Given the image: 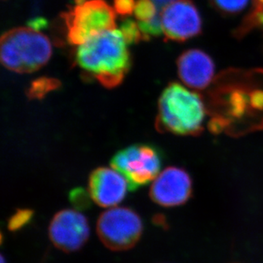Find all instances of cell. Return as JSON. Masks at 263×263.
Instances as JSON below:
<instances>
[{
  "label": "cell",
  "mask_w": 263,
  "mask_h": 263,
  "mask_svg": "<svg viewBox=\"0 0 263 263\" xmlns=\"http://www.w3.org/2000/svg\"><path fill=\"white\" fill-rule=\"evenodd\" d=\"M206 115L205 102L199 93L172 82L159 97L155 128L160 133L197 136L203 130Z\"/></svg>",
  "instance_id": "2"
},
{
  "label": "cell",
  "mask_w": 263,
  "mask_h": 263,
  "mask_svg": "<svg viewBox=\"0 0 263 263\" xmlns=\"http://www.w3.org/2000/svg\"><path fill=\"white\" fill-rule=\"evenodd\" d=\"M47 23H46V21L45 19H35V20L32 21L31 23H30V28H33V29L39 30L41 29L43 27H45L46 26Z\"/></svg>",
  "instance_id": "21"
},
{
  "label": "cell",
  "mask_w": 263,
  "mask_h": 263,
  "mask_svg": "<svg viewBox=\"0 0 263 263\" xmlns=\"http://www.w3.org/2000/svg\"><path fill=\"white\" fill-rule=\"evenodd\" d=\"M62 83L54 78H39L30 84L26 94L29 100H42L50 92L59 89Z\"/></svg>",
  "instance_id": "12"
},
{
  "label": "cell",
  "mask_w": 263,
  "mask_h": 263,
  "mask_svg": "<svg viewBox=\"0 0 263 263\" xmlns=\"http://www.w3.org/2000/svg\"><path fill=\"white\" fill-rule=\"evenodd\" d=\"M1 261H2V263H5V258H4V256H2V257H1Z\"/></svg>",
  "instance_id": "23"
},
{
  "label": "cell",
  "mask_w": 263,
  "mask_h": 263,
  "mask_svg": "<svg viewBox=\"0 0 263 263\" xmlns=\"http://www.w3.org/2000/svg\"><path fill=\"white\" fill-rule=\"evenodd\" d=\"M52 54L48 37L32 28H16L1 37V62L7 69L29 73L42 68Z\"/></svg>",
  "instance_id": "3"
},
{
  "label": "cell",
  "mask_w": 263,
  "mask_h": 263,
  "mask_svg": "<svg viewBox=\"0 0 263 263\" xmlns=\"http://www.w3.org/2000/svg\"><path fill=\"white\" fill-rule=\"evenodd\" d=\"M138 26L143 36V40H149L152 37H159L163 32L160 13L149 22H138Z\"/></svg>",
  "instance_id": "18"
},
{
  "label": "cell",
  "mask_w": 263,
  "mask_h": 263,
  "mask_svg": "<svg viewBox=\"0 0 263 263\" xmlns=\"http://www.w3.org/2000/svg\"><path fill=\"white\" fill-rule=\"evenodd\" d=\"M128 190L126 179L114 168L98 167L89 174L88 191L93 202L101 207L109 208L120 204Z\"/></svg>",
  "instance_id": "10"
},
{
  "label": "cell",
  "mask_w": 263,
  "mask_h": 263,
  "mask_svg": "<svg viewBox=\"0 0 263 263\" xmlns=\"http://www.w3.org/2000/svg\"><path fill=\"white\" fill-rule=\"evenodd\" d=\"M160 15L166 40L185 42L202 32L201 15L192 0H175L162 10Z\"/></svg>",
  "instance_id": "7"
},
{
  "label": "cell",
  "mask_w": 263,
  "mask_h": 263,
  "mask_svg": "<svg viewBox=\"0 0 263 263\" xmlns=\"http://www.w3.org/2000/svg\"><path fill=\"white\" fill-rule=\"evenodd\" d=\"M91 200L89 191H86L82 187H76L69 193V201L77 211L89 209L91 205Z\"/></svg>",
  "instance_id": "19"
},
{
  "label": "cell",
  "mask_w": 263,
  "mask_h": 263,
  "mask_svg": "<svg viewBox=\"0 0 263 263\" xmlns=\"http://www.w3.org/2000/svg\"><path fill=\"white\" fill-rule=\"evenodd\" d=\"M75 5L62 16L67 27V41L82 45L91 37L116 28V12L105 0H74Z\"/></svg>",
  "instance_id": "4"
},
{
  "label": "cell",
  "mask_w": 263,
  "mask_h": 263,
  "mask_svg": "<svg viewBox=\"0 0 263 263\" xmlns=\"http://www.w3.org/2000/svg\"><path fill=\"white\" fill-rule=\"evenodd\" d=\"M120 32L124 36L127 45H135L143 40V36L138 23L129 18H124L120 26Z\"/></svg>",
  "instance_id": "15"
},
{
  "label": "cell",
  "mask_w": 263,
  "mask_h": 263,
  "mask_svg": "<svg viewBox=\"0 0 263 263\" xmlns=\"http://www.w3.org/2000/svg\"><path fill=\"white\" fill-rule=\"evenodd\" d=\"M135 16L139 22H149L159 12L153 0H137L134 10Z\"/></svg>",
  "instance_id": "16"
},
{
  "label": "cell",
  "mask_w": 263,
  "mask_h": 263,
  "mask_svg": "<svg viewBox=\"0 0 263 263\" xmlns=\"http://www.w3.org/2000/svg\"><path fill=\"white\" fill-rule=\"evenodd\" d=\"M97 232L100 240L112 251L133 248L142 238L143 222L129 207H112L100 215Z\"/></svg>",
  "instance_id": "6"
},
{
  "label": "cell",
  "mask_w": 263,
  "mask_h": 263,
  "mask_svg": "<svg viewBox=\"0 0 263 263\" xmlns=\"http://www.w3.org/2000/svg\"><path fill=\"white\" fill-rule=\"evenodd\" d=\"M89 222L77 210L58 211L50 221L49 237L60 251L72 253L80 251L89 238Z\"/></svg>",
  "instance_id": "8"
},
{
  "label": "cell",
  "mask_w": 263,
  "mask_h": 263,
  "mask_svg": "<svg viewBox=\"0 0 263 263\" xmlns=\"http://www.w3.org/2000/svg\"><path fill=\"white\" fill-rule=\"evenodd\" d=\"M254 28L263 29V0H254V9L238 32L243 33Z\"/></svg>",
  "instance_id": "14"
},
{
  "label": "cell",
  "mask_w": 263,
  "mask_h": 263,
  "mask_svg": "<svg viewBox=\"0 0 263 263\" xmlns=\"http://www.w3.org/2000/svg\"><path fill=\"white\" fill-rule=\"evenodd\" d=\"M74 64L103 87L112 89L121 84L132 67L127 43L120 30H107L78 45Z\"/></svg>",
  "instance_id": "1"
},
{
  "label": "cell",
  "mask_w": 263,
  "mask_h": 263,
  "mask_svg": "<svg viewBox=\"0 0 263 263\" xmlns=\"http://www.w3.org/2000/svg\"><path fill=\"white\" fill-rule=\"evenodd\" d=\"M136 3L135 0H114V9L119 15L127 17L134 12Z\"/></svg>",
  "instance_id": "20"
},
{
  "label": "cell",
  "mask_w": 263,
  "mask_h": 263,
  "mask_svg": "<svg viewBox=\"0 0 263 263\" xmlns=\"http://www.w3.org/2000/svg\"><path fill=\"white\" fill-rule=\"evenodd\" d=\"M179 78L190 89L202 90L211 85L216 74V65L211 55L199 49H190L177 60Z\"/></svg>",
  "instance_id": "11"
},
{
  "label": "cell",
  "mask_w": 263,
  "mask_h": 263,
  "mask_svg": "<svg viewBox=\"0 0 263 263\" xmlns=\"http://www.w3.org/2000/svg\"><path fill=\"white\" fill-rule=\"evenodd\" d=\"M193 193V181L186 171L180 167H167L153 181L149 196L155 204L176 207L189 201Z\"/></svg>",
  "instance_id": "9"
},
{
  "label": "cell",
  "mask_w": 263,
  "mask_h": 263,
  "mask_svg": "<svg viewBox=\"0 0 263 263\" xmlns=\"http://www.w3.org/2000/svg\"><path fill=\"white\" fill-rule=\"evenodd\" d=\"M214 9L227 15H238L248 8L254 0H209Z\"/></svg>",
  "instance_id": "13"
},
{
  "label": "cell",
  "mask_w": 263,
  "mask_h": 263,
  "mask_svg": "<svg viewBox=\"0 0 263 263\" xmlns=\"http://www.w3.org/2000/svg\"><path fill=\"white\" fill-rule=\"evenodd\" d=\"M163 154L148 143L130 145L118 151L111 165L126 179L129 191H136L156 179L161 172Z\"/></svg>",
  "instance_id": "5"
},
{
  "label": "cell",
  "mask_w": 263,
  "mask_h": 263,
  "mask_svg": "<svg viewBox=\"0 0 263 263\" xmlns=\"http://www.w3.org/2000/svg\"><path fill=\"white\" fill-rule=\"evenodd\" d=\"M153 1L156 5L158 9L163 10L164 7H166L167 5H170L171 3L173 2L175 0H153Z\"/></svg>",
  "instance_id": "22"
},
{
  "label": "cell",
  "mask_w": 263,
  "mask_h": 263,
  "mask_svg": "<svg viewBox=\"0 0 263 263\" xmlns=\"http://www.w3.org/2000/svg\"><path fill=\"white\" fill-rule=\"evenodd\" d=\"M33 214V211L30 209H19L9 219L8 229L10 232L19 231L29 223Z\"/></svg>",
  "instance_id": "17"
}]
</instances>
